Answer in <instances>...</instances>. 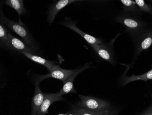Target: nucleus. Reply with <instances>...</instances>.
I'll use <instances>...</instances> for the list:
<instances>
[{
  "instance_id": "f257e3e1",
  "label": "nucleus",
  "mask_w": 152,
  "mask_h": 115,
  "mask_svg": "<svg viewBox=\"0 0 152 115\" xmlns=\"http://www.w3.org/2000/svg\"><path fill=\"white\" fill-rule=\"evenodd\" d=\"M0 20L1 23L8 27L11 30L14 32L19 36L29 47L36 51V45L35 41L30 33L20 19L18 22L12 21L5 17L1 9L0 12Z\"/></svg>"
},
{
  "instance_id": "f03ea898",
  "label": "nucleus",
  "mask_w": 152,
  "mask_h": 115,
  "mask_svg": "<svg viewBox=\"0 0 152 115\" xmlns=\"http://www.w3.org/2000/svg\"><path fill=\"white\" fill-rule=\"evenodd\" d=\"M81 99L77 105L95 111H105L110 110L111 104L108 101L97 98L79 95Z\"/></svg>"
},
{
  "instance_id": "7ed1b4c3",
  "label": "nucleus",
  "mask_w": 152,
  "mask_h": 115,
  "mask_svg": "<svg viewBox=\"0 0 152 115\" xmlns=\"http://www.w3.org/2000/svg\"><path fill=\"white\" fill-rule=\"evenodd\" d=\"M117 20L125 27L127 31L132 36H137L143 28L142 22L131 15L130 13L124 12V13L118 17Z\"/></svg>"
},
{
  "instance_id": "20e7f679",
  "label": "nucleus",
  "mask_w": 152,
  "mask_h": 115,
  "mask_svg": "<svg viewBox=\"0 0 152 115\" xmlns=\"http://www.w3.org/2000/svg\"><path fill=\"white\" fill-rule=\"evenodd\" d=\"M76 69L67 70L61 68L59 65L54 66L53 69L49 71V73L46 75H37L35 78V81L41 82L45 79L54 78L64 82V81L75 72Z\"/></svg>"
},
{
  "instance_id": "39448f33",
  "label": "nucleus",
  "mask_w": 152,
  "mask_h": 115,
  "mask_svg": "<svg viewBox=\"0 0 152 115\" xmlns=\"http://www.w3.org/2000/svg\"><path fill=\"white\" fill-rule=\"evenodd\" d=\"M115 39H113L109 43L101 44L90 45L96 53L103 60L111 64L114 63L113 52V45Z\"/></svg>"
},
{
  "instance_id": "423d86ee",
  "label": "nucleus",
  "mask_w": 152,
  "mask_h": 115,
  "mask_svg": "<svg viewBox=\"0 0 152 115\" xmlns=\"http://www.w3.org/2000/svg\"><path fill=\"white\" fill-rule=\"evenodd\" d=\"M76 24L77 23L75 21L68 19L66 18L64 21L61 23V24L78 33V35L81 36L90 45L95 44H101L103 43V40L101 39L98 38L84 32L76 26Z\"/></svg>"
},
{
  "instance_id": "0eeeda50",
  "label": "nucleus",
  "mask_w": 152,
  "mask_h": 115,
  "mask_svg": "<svg viewBox=\"0 0 152 115\" xmlns=\"http://www.w3.org/2000/svg\"><path fill=\"white\" fill-rule=\"evenodd\" d=\"M89 68V64L87 63L83 67H81V68L76 69L74 73L71 74L69 77H68L64 81V82H63L64 85L62 88L61 89L60 91L58 92L62 96L69 93H76V91L74 89V85H73V83H74L75 78L80 73H82L83 71L88 69Z\"/></svg>"
},
{
  "instance_id": "6e6552de",
  "label": "nucleus",
  "mask_w": 152,
  "mask_h": 115,
  "mask_svg": "<svg viewBox=\"0 0 152 115\" xmlns=\"http://www.w3.org/2000/svg\"><path fill=\"white\" fill-rule=\"evenodd\" d=\"M64 101V98L59 93H44V99L37 115H44L48 113V109L50 105L56 101Z\"/></svg>"
},
{
  "instance_id": "1a4fd4ad",
  "label": "nucleus",
  "mask_w": 152,
  "mask_h": 115,
  "mask_svg": "<svg viewBox=\"0 0 152 115\" xmlns=\"http://www.w3.org/2000/svg\"><path fill=\"white\" fill-rule=\"evenodd\" d=\"M73 3L71 0H57L51 5L48 12L47 21L49 24L53 22L58 13L67 5Z\"/></svg>"
},
{
  "instance_id": "9d476101",
  "label": "nucleus",
  "mask_w": 152,
  "mask_h": 115,
  "mask_svg": "<svg viewBox=\"0 0 152 115\" xmlns=\"http://www.w3.org/2000/svg\"><path fill=\"white\" fill-rule=\"evenodd\" d=\"M39 84L40 82L35 80V90L31 101V115H37L38 111L44 100V93L40 90Z\"/></svg>"
},
{
  "instance_id": "9b49d317",
  "label": "nucleus",
  "mask_w": 152,
  "mask_h": 115,
  "mask_svg": "<svg viewBox=\"0 0 152 115\" xmlns=\"http://www.w3.org/2000/svg\"><path fill=\"white\" fill-rule=\"evenodd\" d=\"M9 40L10 50H18L20 52L25 51L35 55L37 53L36 51L29 47L24 42L14 36L10 33H9Z\"/></svg>"
},
{
  "instance_id": "f8f14e48",
  "label": "nucleus",
  "mask_w": 152,
  "mask_h": 115,
  "mask_svg": "<svg viewBox=\"0 0 152 115\" xmlns=\"http://www.w3.org/2000/svg\"><path fill=\"white\" fill-rule=\"evenodd\" d=\"M115 114L113 113L111 111H95L88 109L87 108L78 106L73 107L72 111L67 113L63 114L61 113V115H112Z\"/></svg>"
},
{
  "instance_id": "ddd939ff",
  "label": "nucleus",
  "mask_w": 152,
  "mask_h": 115,
  "mask_svg": "<svg viewBox=\"0 0 152 115\" xmlns=\"http://www.w3.org/2000/svg\"><path fill=\"white\" fill-rule=\"evenodd\" d=\"M21 53H22L26 57L28 58L32 61L41 64V65L46 67L49 71H51L53 68L54 66L57 63V62L52 61H48L47 59L38 56L35 54L28 53V52H25V51H21Z\"/></svg>"
},
{
  "instance_id": "4468645a",
  "label": "nucleus",
  "mask_w": 152,
  "mask_h": 115,
  "mask_svg": "<svg viewBox=\"0 0 152 115\" xmlns=\"http://www.w3.org/2000/svg\"><path fill=\"white\" fill-rule=\"evenodd\" d=\"M141 37L137 43L136 53L137 54L149 48L152 44V32L148 33Z\"/></svg>"
},
{
  "instance_id": "2eb2a0df",
  "label": "nucleus",
  "mask_w": 152,
  "mask_h": 115,
  "mask_svg": "<svg viewBox=\"0 0 152 115\" xmlns=\"http://www.w3.org/2000/svg\"><path fill=\"white\" fill-rule=\"evenodd\" d=\"M152 79V69L141 75H132L130 77H124L122 80V85H125L127 84L136 80H143L147 81L148 80Z\"/></svg>"
},
{
  "instance_id": "dca6fc26",
  "label": "nucleus",
  "mask_w": 152,
  "mask_h": 115,
  "mask_svg": "<svg viewBox=\"0 0 152 115\" xmlns=\"http://www.w3.org/2000/svg\"><path fill=\"white\" fill-rule=\"evenodd\" d=\"M4 1L5 4L14 9L19 16L25 15L26 13V10L20 0H4Z\"/></svg>"
},
{
  "instance_id": "f3484780",
  "label": "nucleus",
  "mask_w": 152,
  "mask_h": 115,
  "mask_svg": "<svg viewBox=\"0 0 152 115\" xmlns=\"http://www.w3.org/2000/svg\"><path fill=\"white\" fill-rule=\"evenodd\" d=\"M9 31L7 29L5 25L0 24V44L1 47L10 49L9 47Z\"/></svg>"
},
{
  "instance_id": "a211bd4d",
  "label": "nucleus",
  "mask_w": 152,
  "mask_h": 115,
  "mask_svg": "<svg viewBox=\"0 0 152 115\" xmlns=\"http://www.w3.org/2000/svg\"><path fill=\"white\" fill-rule=\"evenodd\" d=\"M123 4L124 12L125 13H139L140 9L136 3L133 0H118Z\"/></svg>"
},
{
  "instance_id": "6ab92c4d",
  "label": "nucleus",
  "mask_w": 152,
  "mask_h": 115,
  "mask_svg": "<svg viewBox=\"0 0 152 115\" xmlns=\"http://www.w3.org/2000/svg\"><path fill=\"white\" fill-rule=\"evenodd\" d=\"M140 12H145L152 14V7L146 3L145 0H134Z\"/></svg>"
},
{
  "instance_id": "aec40b11",
  "label": "nucleus",
  "mask_w": 152,
  "mask_h": 115,
  "mask_svg": "<svg viewBox=\"0 0 152 115\" xmlns=\"http://www.w3.org/2000/svg\"><path fill=\"white\" fill-rule=\"evenodd\" d=\"M141 115H152V107L148 108L146 110L142 113Z\"/></svg>"
},
{
  "instance_id": "412c9836",
  "label": "nucleus",
  "mask_w": 152,
  "mask_h": 115,
  "mask_svg": "<svg viewBox=\"0 0 152 115\" xmlns=\"http://www.w3.org/2000/svg\"><path fill=\"white\" fill-rule=\"evenodd\" d=\"M90 1H109L110 0H90Z\"/></svg>"
},
{
  "instance_id": "4be33fe9",
  "label": "nucleus",
  "mask_w": 152,
  "mask_h": 115,
  "mask_svg": "<svg viewBox=\"0 0 152 115\" xmlns=\"http://www.w3.org/2000/svg\"><path fill=\"white\" fill-rule=\"evenodd\" d=\"M72 2H75V1H87V0H71Z\"/></svg>"
},
{
  "instance_id": "5701e85b",
  "label": "nucleus",
  "mask_w": 152,
  "mask_h": 115,
  "mask_svg": "<svg viewBox=\"0 0 152 115\" xmlns=\"http://www.w3.org/2000/svg\"><path fill=\"white\" fill-rule=\"evenodd\" d=\"M20 2H22V4H23V0H20Z\"/></svg>"
},
{
  "instance_id": "b1692460",
  "label": "nucleus",
  "mask_w": 152,
  "mask_h": 115,
  "mask_svg": "<svg viewBox=\"0 0 152 115\" xmlns=\"http://www.w3.org/2000/svg\"><path fill=\"white\" fill-rule=\"evenodd\" d=\"M148 1H149L150 2H151V3H152V0H148Z\"/></svg>"
}]
</instances>
